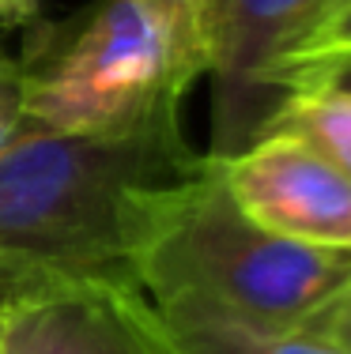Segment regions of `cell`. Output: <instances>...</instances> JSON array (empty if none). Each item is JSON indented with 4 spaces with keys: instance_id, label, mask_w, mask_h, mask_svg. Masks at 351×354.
I'll return each instance as SVG.
<instances>
[{
    "instance_id": "cell-1",
    "label": "cell",
    "mask_w": 351,
    "mask_h": 354,
    "mask_svg": "<svg viewBox=\"0 0 351 354\" xmlns=\"http://www.w3.org/2000/svg\"><path fill=\"white\" fill-rule=\"evenodd\" d=\"M200 158L166 113L121 136L23 124L0 151V306L57 286H136L152 192Z\"/></svg>"
},
{
    "instance_id": "cell-2",
    "label": "cell",
    "mask_w": 351,
    "mask_h": 354,
    "mask_svg": "<svg viewBox=\"0 0 351 354\" xmlns=\"http://www.w3.org/2000/svg\"><path fill=\"white\" fill-rule=\"evenodd\" d=\"M136 286L152 306L204 301L261 328L314 332L351 283V249H321L257 226L215 158L152 192L136 245Z\"/></svg>"
},
{
    "instance_id": "cell-3",
    "label": "cell",
    "mask_w": 351,
    "mask_h": 354,
    "mask_svg": "<svg viewBox=\"0 0 351 354\" xmlns=\"http://www.w3.org/2000/svg\"><path fill=\"white\" fill-rule=\"evenodd\" d=\"M23 124L72 136H121L181 113L208 57L140 0H95L42 23L19 57Z\"/></svg>"
},
{
    "instance_id": "cell-4",
    "label": "cell",
    "mask_w": 351,
    "mask_h": 354,
    "mask_svg": "<svg viewBox=\"0 0 351 354\" xmlns=\"http://www.w3.org/2000/svg\"><path fill=\"white\" fill-rule=\"evenodd\" d=\"M317 0H219L212 41V147L208 158H231L264 136L287 98L283 64Z\"/></svg>"
},
{
    "instance_id": "cell-5",
    "label": "cell",
    "mask_w": 351,
    "mask_h": 354,
    "mask_svg": "<svg viewBox=\"0 0 351 354\" xmlns=\"http://www.w3.org/2000/svg\"><path fill=\"white\" fill-rule=\"evenodd\" d=\"M215 162L257 226L303 245L351 249V177L306 143L272 132Z\"/></svg>"
},
{
    "instance_id": "cell-6",
    "label": "cell",
    "mask_w": 351,
    "mask_h": 354,
    "mask_svg": "<svg viewBox=\"0 0 351 354\" xmlns=\"http://www.w3.org/2000/svg\"><path fill=\"white\" fill-rule=\"evenodd\" d=\"M4 354H181L140 290L57 286L0 306Z\"/></svg>"
},
{
    "instance_id": "cell-7",
    "label": "cell",
    "mask_w": 351,
    "mask_h": 354,
    "mask_svg": "<svg viewBox=\"0 0 351 354\" xmlns=\"http://www.w3.org/2000/svg\"><path fill=\"white\" fill-rule=\"evenodd\" d=\"M155 309L181 354H348L317 332L261 328L204 301H166Z\"/></svg>"
},
{
    "instance_id": "cell-8",
    "label": "cell",
    "mask_w": 351,
    "mask_h": 354,
    "mask_svg": "<svg viewBox=\"0 0 351 354\" xmlns=\"http://www.w3.org/2000/svg\"><path fill=\"white\" fill-rule=\"evenodd\" d=\"M295 136L298 143L351 177V91L332 80H306L272 113L264 136Z\"/></svg>"
},
{
    "instance_id": "cell-9",
    "label": "cell",
    "mask_w": 351,
    "mask_h": 354,
    "mask_svg": "<svg viewBox=\"0 0 351 354\" xmlns=\"http://www.w3.org/2000/svg\"><path fill=\"white\" fill-rule=\"evenodd\" d=\"M351 57V0H317L314 19L306 23L303 38L295 41L287 64H283V91L321 75L325 68Z\"/></svg>"
},
{
    "instance_id": "cell-10",
    "label": "cell",
    "mask_w": 351,
    "mask_h": 354,
    "mask_svg": "<svg viewBox=\"0 0 351 354\" xmlns=\"http://www.w3.org/2000/svg\"><path fill=\"white\" fill-rule=\"evenodd\" d=\"M140 4L163 12L174 27L181 30L200 53L208 57L212 68V41H215V15H219V0H140Z\"/></svg>"
},
{
    "instance_id": "cell-11",
    "label": "cell",
    "mask_w": 351,
    "mask_h": 354,
    "mask_svg": "<svg viewBox=\"0 0 351 354\" xmlns=\"http://www.w3.org/2000/svg\"><path fill=\"white\" fill-rule=\"evenodd\" d=\"M23 129V75L19 57H12L0 27V151L12 143V136Z\"/></svg>"
},
{
    "instance_id": "cell-12",
    "label": "cell",
    "mask_w": 351,
    "mask_h": 354,
    "mask_svg": "<svg viewBox=\"0 0 351 354\" xmlns=\"http://www.w3.org/2000/svg\"><path fill=\"white\" fill-rule=\"evenodd\" d=\"M314 332L325 335L329 343H336L340 351L351 354V283L344 286V290H340V298L329 306V313L317 320Z\"/></svg>"
},
{
    "instance_id": "cell-13",
    "label": "cell",
    "mask_w": 351,
    "mask_h": 354,
    "mask_svg": "<svg viewBox=\"0 0 351 354\" xmlns=\"http://www.w3.org/2000/svg\"><path fill=\"white\" fill-rule=\"evenodd\" d=\"M38 15V0H0V27H19Z\"/></svg>"
},
{
    "instance_id": "cell-14",
    "label": "cell",
    "mask_w": 351,
    "mask_h": 354,
    "mask_svg": "<svg viewBox=\"0 0 351 354\" xmlns=\"http://www.w3.org/2000/svg\"><path fill=\"white\" fill-rule=\"evenodd\" d=\"M314 80H332V83H340L344 91H351V57L340 61V64H332V68H325L321 75H314Z\"/></svg>"
},
{
    "instance_id": "cell-15",
    "label": "cell",
    "mask_w": 351,
    "mask_h": 354,
    "mask_svg": "<svg viewBox=\"0 0 351 354\" xmlns=\"http://www.w3.org/2000/svg\"><path fill=\"white\" fill-rule=\"evenodd\" d=\"M0 354H4V317H0Z\"/></svg>"
}]
</instances>
